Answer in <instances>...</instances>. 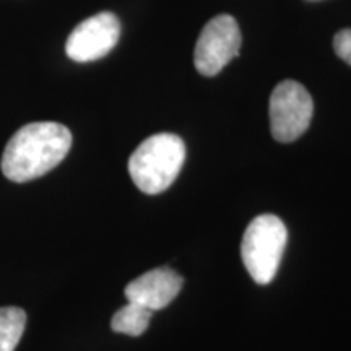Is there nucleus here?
Masks as SVG:
<instances>
[{
  "mask_svg": "<svg viewBox=\"0 0 351 351\" xmlns=\"http://www.w3.org/2000/svg\"><path fill=\"white\" fill-rule=\"evenodd\" d=\"M72 134L57 122H32L8 140L2 173L13 182H28L54 169L67 156Z\"/></svg>",
  "mask_w": 351,
  "mask_h": 351,
  "instance_id": "nucleus-1",
  "label": "nucleus"
},
{
  "mask_svg": "<svg viewBox=\"0 0 351 351\" xmlns=\"http://www.w3.org/2000/svg\"><path fill=\"white\" fill-rule=\"evenodd\" d=\"M186 161V145L174 134H155L138 145L129 160L132 181L143 194L156 195L173 186Z\"/></svg>",
  "mask_w": 351,
  "mask_h": 351,
  "instance_id": "nucleus-2",
  "label": "nucleus"
},
{
  "mask_svg": "<svg viewBox=\"0 0 351 351\" xmlns=\"http://www.w3.org/2000/svg\"><path fill=\"white\" fill-rule=\"evenodd\" d=\"M287 243V226L275 215H261L249 223L241 243V258L254 282L269 285L275 278Z\"/></svg>",
  "mask_w": 351,
  "mask_h": 351,
  "instance_id": "nucleus-3",
  "label": "nucleus"
},
{
  "mask_svg": "<svg viewBox=\"0 0 351 351\" xmlns=\"http://www.w3.org/2000/svg\"><path fill=\"white\" fill-rule=\"evenodd\" d=\"M270 130L276 142L291 143L309 129L314 103L309 91L295 80H285L270 96Z\"/></svg>",
  "mask_w": 351,
  "mask_h": 351,
  "instance_id": "nucleus-4",
  "label": "nucleus"
},
{
  "mask_svg": "<svg viewBox=\"0 0 351 351\" xmlns=\"http://www.w3.org/2000/svg\"><path fill=\"white\" fill-rule=\"evenodd\" d=\"M241 29L231 15L221 13L208 21L195 44L194 64L204 77H215L239 54Z\"/></svg>",
  "mask_w": 351,
  "mask_h": 351,
  "instance_id": "nucleus-5",
  "label": "nucleus"
},
{
  "mask_svg": "<svg viewBox=\"0 0 351 351\" xmlns=\"http://www.w3.org/2000/svg\"><path fill=\"white\" fill-rule=\"evenodd\" d=\"M119 36V19L111 12H101L75 26L65 44V52L75 62H93L108 56Z\"/></svg>",
  "mask_w": 351,
  "mask_h": 351,
  "instance_id": "nucleus-6",
  "label": "nucleus"
},
{
  "mask_svg": "<svg viewBox=\"0 0 351 351\" xmlns=\"http://www.w3.org/2000/svg\"><path fill=\"white\" fill-rule=\"evenodd\" d=\"M182 276L171 269H155L140 275L125 287V298L129 302H135L147 309H163L173 302L182 288Z\"/></svg>",
  "mask_w": 351,
  "mask_h": 351,
  "instance_id": "nucleus-7",
  "label": "nucleus"
},
{
  "mask_svg": "<svg viewBox=\"0 0 351 351\" xmlns=\"http://www.w3.org/2000/svg\"><path fill=\"white\" fill-rule=\"evenodd\" d=\"M153 311L147 307L135 304V302H127L121 307L116 314L112 315L111 328L116 333H124L130 337H140L147 332L150 326Z\"/></svg>",
  "mask_w": 351,
  "mask_h": 351,
  "instance_id": "nucleus-8",
  "label": "nucleus"
},
{
  "mask_svg": "<svg viewBox=\"0 0 351 351\" xmlns=\"http://www.w3.org/2000/svg\"><path fill=\"white\" fill-rule=\"evenodd\" d=\"M26 327V313L21 307H0V351H15Z\"/></svg>",
  "mask_w": 351,
  "mask_h": 351,
  "instance_id": "nucleus-9",
  "label": "nucleus"
},
{
  "mask_svg": "<svg viewBox=\"0 0 351 351\" xmlns=\"http://www.w3.org/2000/svg\"><path fill=\"white\" fill-rule=\"evenodd\" d=\"M333 49L335 54L345 60L346 64L351 65V28L341 29L333 38Z\"/></svg>",
  "mask_w": 351,
  "mask_h": 351,
  "instance_id": "nucleus-10",
  "label": "nucleus"
}]
</instances>
